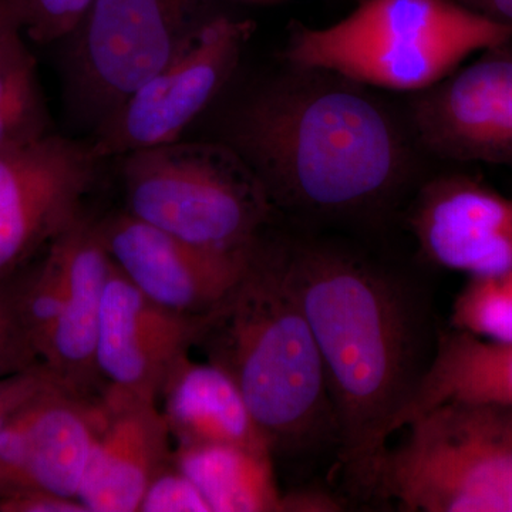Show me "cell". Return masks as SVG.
<instances>
[{"instance_id": "cell-1", "label": "cell", "mask_w": 512, "mask_h": 512, "mask_svg": "<svg viewBox=\"0 0 512 512\" xmlns=\"http://www.w3.org/2000/svg\"><path fill=\"white\" fill-rule=\"evenodd\" d=\"M286 274L325 369L340 476L376 500L394 423L429 370L440 326L419 279L328 238L282 241Z\"/></svg>"}, {"instance_id": "cell-2", "label": "cell", "mask_w": 512, "mask_h": 512, "mask_svg": "<svg viewBox=\"0 0 512 512\" xmlns=\"http://www.w3.org/2000/svg\"><path fill=\"white\" fill-rule=\"evenodd\" d=\"M255 174L272 208L316 225L375 224L402 197L409 147L365 84L291 66L229 114L224 141Z\"/></svg>"}, {"instance_id": "cell-3", "label": "cell", "mask_w": 512, "mask_h": 512, "mask_svg": "<svg viewBox=\"0 0 512 512\" xmlns=\"http://www.w3.org/2000/svg\"><path fill=\"white\" fill-rule=\"evenodd\" d=\"M192 346L237 384L272 453L336 456L322 357L286 274L282 241L259 238L237 285L198 316Z\"/></svg>"}, {"instance_id": "cell-4", "label": "cell", "mask_w": 512, "mask_h": 512, "mask_svg": "<svg viewBox=\"0 0 512 512\" xmlns=\"http://www.w3.org/2000/svg\"><path fill=\"white\" fill-rule=\"evenodd\" d=\"M511 40V28L457 0H362L325 28L298 26L285 57L291 66L414 94L446 79L474 53Z\"/></svg>"}, {"instance_id": "cell-5", "label": "cell", "mask_w": 512, "mask_h": 512, "mask_svg": "<svg viewBox=\"0 0 512 512\" xmlns=\"http://www.w3.org/2000/svg\"><path fill=\"white\" fill-rule=\"evenodd\" d=\"M376 498L409 512H512V407L450 402L407 424Z\"/></svg>"}, {"instance_id": "cell-6", "label": "cell", "mask_w": 512, "mask_h": 512, "mask_svg": "<svg viewBox=\"0 0 512 512\" xmlns=\"http://www.w3.org/2000/svg\"><path fill=\"white\" fill-rule=\"evenodd\" d=\"M127 211L167 234L215 251H242L262 237L271 202L224 143H174L123 157Z\"/></svg>"}, {"instance_id": "cell-7", "label": "cell", "mask_w": 512, "mask_h": 512, "mask_svg": "<svg viewBox=\"0 0 512 512\" xmlns=\"http://www.w3.org/2000/svg\"><path fill=\"white\" fill-rule=\"evenodd\" d=\"M217 16L212 0H94L67 56L79 117L97 130Z\"/></svg>"}, {"instance_id": "cell-8", "label": "cell", "mask_w": 512, "mask_h": 512, "mask_svg": "<svg viewBox=\"0 0 512 512\" xmlns=\"http://www.w3.org/2000/svg\"><path fill=\"white\" fill-rule=\"evenodd\" d=\"M251 36V23L218 15L187 49L110 114L89 144L97 161L180 140L228 82Z\"/></svg>"}, {"instance_id": "cell-9", "label": "cell", "mask_w": 512, "mask_h": 512, "mask_svg": "<svg viewBox=\"0 0 512 512\" xmlns=\"http://www.w3.org/2000/svg\"><path fill=\"white\" fill-rule=\"evenodd\" d=\"M100 161L57 134L0 153V282L36 261L77 218Z\"/></svg>"}, {"instance_id": "cell-10", "label": "cell", "mask_w": 512, "mask_h": 512, "mask_svg": "<svg viewBox=\"0 0 512 512\" xmlns=\"http://www.w3.org/2000/svg\"><path fill=\"white\" fill-rule=\"evenodd\" d=\"M410 127L436 156L512 170V40L414 93Z\"/></svg>"}, {"instance_id": "cell-11", "label": "cell", "mask_w": 512, "mask_h": 512, "mask_svg": "<svg viewBox=\"0 0 512 512\" xmlns=\"http://www.w3.org/2000/svg\"><path fill=\"white\" fill-rule=\"evenodd\" d=\"M97 227L111 261L131 284L163 308L192 318L210 311L237 285L255 247H198L128 212L97 222Z\"/></svg>"}, {"instance_id": "cell-12", "label": "cell", "mask_w": 512, "mask_h": 512, "mask_svg": "<svg viewBox=\"0 0 512 512\" xmlns=\"http://www.w3.org/2000/svg\"><path fill=\"white\" fill-rule=\"evenodd\" d=\"M197 319L151 301L111 264L96 345L101 397L157 403L171 367L192 348Z\"/></svg>"}, {"instance_id": "cell-13", "label": "cell", "mask_w": 512, "mask_h": 512, "mask_svg": "<svg viewBox=\"0 0 512 512\" xmlns=\"http://www.w3.org/2000/svg\"><path fill=\"white\" fill-rule=\"evenodd\" d=\"M409 224L431 265L470 278L512 271V198L477 178L454 173L424 181Z\"/></svg>"}, {"instance_id": "cell-14", "label": "cell", "mask_w": 512, "mask_h": 512, "mask_svg": "<svg viewBox=\"0 0 512 512\" xmlns=\"http://www.w3.org/2000/svg\"><path fill=\"white\" fill-rule=\"evenodd\" d=\"M101 413L97 403L52 384L0 431V490L37 488L77 500Z\"/></svg>"}, {"instance_id": "cell-15", "label": "cell", "mask_w": 512, "mask_h": 512, "mask_svg": "<svg viewBox=\"0 0 512 512\" xmlns=\"http://www.w3.org/2000/svg\"><path fill=\"white\" fill-rule=\"evenodd\" d=\"M53 242L62 259L63 299L37 363L64 389L86 397L100 384L97 333L101 299L113 262L97 222L84 215Z\"/></svg>"}, {"instance_id": "cell-16", "label": "cell", "mask_w": 512, "mask_h": 512, "mask_svg": "<svg viewBox=\"0 0 512 512\" xmlns=\"http://www.w3.org/2000/svg\"><path fill=\"white\" fill-rule=\"evenodd\" d=\"M99 426L77 501L87 512L140 510L148 484L173 460L157 403L101 397Z\"/></svg>"}, {"instance_id": "cell-17", "label": "cell", "mask_w": 512, "mask_h": 512, "mask_svg": "<svg viewBox=\"0 0 512 512\" xmlns=\"http://www.w3.org/2000/svg\"><path fill=\"white\" fill-rule=\"evenodd\" d=\"M188 352L171 367L158 396L171 436L178 444H234L274 456L234 380Z\"/></svg>"}, {"instance_id": "cell-18", "label": "cell", "mask_w": 512, "mask_h": 512, "mask_svg": "<svg viewBox=\"0 0 512 512\" xmlns=\"http://www.w3.org/2000/svg\"><path fill=\"white\" fill-rule=\"evenodd\" d=\"M450 402L512 407V343L440 326L436 352L394 433L433 407Z\"/></svg>"}, {"instance_id": "cell-19", "label": "cell", "mask_w": 512, "mask_h": 512, "mask_svg": "<svg viewBox=\"0 0 512 512\" xmlns=\"http://www.w3.org/2000/svg\"><path fill=\"white\" fill-rule=\"evenodd\" d=\"M173 461L211 512L281 511L272 454L234 444H178Z\"/></svg>"}, {"instance_id": "cell-20", "label": "cell", "mask_w": 512, "mask_h": 512, "mask_svg": "<svg viewBox=\"0 0 512 512\" xmlns=\"http://www.w3.org/2000/svg\"><path fill=\"white\" fill-rule=\"evenodd\" d=\"M22 26L0 36V153L49 136L37 64Z\"/></svg>"}, {"instance_id": "cell-21", "label": "cell", "mask_w": 512, "mask_h": 512, "mask_svg": "<svg viewBox=\"0 0 512 512\" xmlns=\"http://www.w3.org/2000/svg\"><path fill=\"white\" fill-rule=\"evenodd\" d=\"M450 326L480 338L512 343V271L468 279L454 299Z\"/></svg>"}, {"instance_id": "cell-22", "label": "cell", "mask_w": 512, "mask_h": 512, "mask_svg": "<svg viewBox=\"0 0 512 512\" xmlns=\"http://www.w3.org/2000/svg\"><path fill=\"white\" fill-rule=\"evenodd\" d=\"M94 0H23V32L33 42L67 39L86 18Z\"/></svg>"}, {"instance_id": "cell-23", "label": "cell", "mask_w": 512, "mask_h": 512, "mask_svg": "<svg viewBox=\"0 0 512 512\" xmlns=\"http://www.w3.org/2000/svg\"><path fill=\"white\" fill-rule=\"evenodd\" d=\"M138 511L211 512V508L200 490L171 460L148 484Z\"/></svg>"}, {"instance_id": "cell-24", "label": "cell", "mask_w": 512, "mask_h": 512, "mask_svg": "<svg viewBox=\"0 0 512 512\" xmlns=\"http://www.w3.org/2000/svg\"><path fill=\"white\" fill-rule=\"evenodd\" d=\"M35 367L39 366L23 338L8 282H0V372L10 375Z\"/></svg>"}, {"instance_id": "cell-25", "label": "cell", "mask_w": 512, "mask_h": 512, "mask_svg": "<svg viewBox=\"0 0 512 512\" xmlns=\"http://www.w3.org/2000/svg\"><path fill=\"white\" fill-rule=\"evenodd\" d=\"M55 383L42 367L0 376V431L23 404Z\"/></svg>"}, {"instance_id": "cell-26", "label": "cell", "mask_w": 512, "mask_h": 512, "mask_svg": "<svg viewBox=\"0 0 512 512\" xmlns=\"http://www.w3.org/2000/svg\"><path fill=\"white\" fill-rule=\"evenodd\" d=\"M0 512H87L77 500L59 497L37 488L0 490Z\"/></svg>"}, {"instance_id": "cell-27", "label": "cell", "mask_w": 512, "mask_h": 512, "mask_svg": "<svg viewBox=\"0 0 512 512\" xmlns=\"http://www.w3.org/2000/svg\"><path fill=\"white\" fill-rule=\"evenodd\" d=\"M345 510L343 498L316 488L293 491L282 495L281 511L285 512H335Z\"/></svg>"}, {"instance_id": "cell-28", "label": "cell", "mask_w": 512, "mask_h": 512, "mask_svg": "<svg viewBox=\"0 0 512 512\" xmlns=\"http://www.w3.org/2000/svg\"><path fill=\"white\" fill-rule=\"evenodd\" d=\"M477 15L512 29V0H457Z\"/></svg>"}, {"instance_id": "cell-29", "label": "cell", "mask_w": 512, "mask_h": 512, "mask_svg": "<svg viewBox=\"0 0 512 512\" xmlns=\"http://www.w3.org/2000/svg\"><path fill=\"white\" fill-rule=\"evenodd\" d=\"M15 26L23 28V0H0V36Z\"/></svg>"}, {"instance_id": "cell-30", "label": "cell", "mask_w": 512, "mask_h": 512, "mask_svg": "<svg viewBox=\"0 0 512 512\" xmlns=\"http://www.w3.org/2000/svg\"><path fill=\"white\" fill-rule=\"evenodd\" d=\"M0 376H3V373H2V372H0Z\"/></svg>"}]
</instances>
